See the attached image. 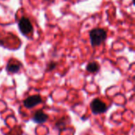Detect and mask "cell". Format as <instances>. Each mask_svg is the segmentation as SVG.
Masks as SVG:
<instances>
[{
	"instance_id": "obj_1",
	"label": "cell",
	"mask_w": 135,
	"mask_h": 135,
	"mask_svg": "<svg viewBox=\"0 0 135 135\" xmlns=\"http://www.w3.org/2000/svg\"><path fill=\"white\" fill-rule=\"evenodd\" d=\"M89 36L92 46H99L106 40L107 32L103 28H94L90 32Z\"/></svg>"
},
{
	"instance_id": "obj_2",
	"label": "cell",
	"mask_w": 135,
	"mask_h": 135,
	"mask_svg": "<svg viewBox=\"0 0 135 135\" xmlns=\"http://www.w3.org/2000/svg\"><path fill=\"white\" fill-rule=\"evenodd\" d=\"M90 108L93 114H101L107 111V104L100 99L96 98L90 104Z\"/></svg>"
},
{
	"instance_id": "obj_3",
	"label": "cell",
	"mask_w": 135,
	"mask_h": 135,
	"mask_svg": "<svg viewBox=\"0 0 135 135\" xmlns=\"http://www.w3.org/2000/svg\"><path fill=\"white\" fill-rule=\"evenodd\" d=\"M18 27L21 31V32L23 35H28L30 34L32 32V25L29 21L28 18L27 17H22L19 22H18Z\"/></svg>"
},
{
	"instance_id": "obj_4",
	"label": "cell",
	"mask_w": 135,
	"mask_h": 135,
	"mask_svg": "<svg viewBox=\"0 0 135 135\" xmlns=\"http://www.w3.org/2000/svg\"><path fill=\"white\" fill-rule=\"evenodd\" d=\"M42 102V99L40 97V96L39 95H33V96H30L28 98H26L24 101V105L25 108H32L35 106H36L37 104H39L40 103Z\"/></svg>"
},
{
	"instance_id": "obj_5",
	"label": "cell",
	"mask_w": 135,
	"mask_h": 135,
	"mask_svg": "<svg viewBox=\"0 0 135 135\" xmlns=\"http://www.w3.org/2000/svg\"><path fill=\"white\" fill-rule=\"evenodd\" d=\"M48 116L43 111H38L33 116V121L36 123H43L47 121Z\"/></svg>"
},
{
	"instance_id": "obj_6",
	"label": "cell",
	"mask_w": 135,
	"mask_h": 135,
	"mask_svg": "<svg viewBox=\"0 0 135 135\" xmlns=\"http://www.w3.org/2000/svg\"><path fill=\"white\" fill-rule=\"evenodd\" d=\"M21 65L14 62H8L6 65V70L9 73H17L20 70Z\"/></svg>"
},
{
	"instance_id": "obj_7",
	"label": "cell",
	"mask_w": 135,
	"mask_h": 135,
	"mask_svg": "<svg viewBox=\"0 0 135 135\" xmlns=\"http://www.w3.org/2000/svg\"><path fill=\"white\" fill-rule=\"evenodd\" d=\"M100 69V66L97 62H89L87 65L86 70L89 72V73H96Z\"/></svg>"
},
{
	"instance_id": "obj_8",
	"label": "cell",
	"mask_w": 135,
	"mask_h": 135,
	"mask_svg": "<svg viewBox=\"0 0 135 135\" xmlns=\"http://www.w3.org/2000/svg\"><path fill=\"white\" fill-rule=\"evenodd\" d=\"M55 66H56V64H55V62H51V63L48 65V70H51L55 69Z\"/></svg>"
},
{
	"instance_id": "obj_9",
	"label": "cell",
	"mask_w": 135,
	"mask_h": 135,
	"mask_svg": "<svg viewBox=\"0 0 135 135\" xmlns=\"http://www.w3.org/2000/svg\"><path fill=\"white\" fill-rule=\"evenodd\" d=\"M46 1H48V0H46Z\"/></svg>"
}]
</instances>
